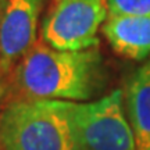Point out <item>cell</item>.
<instances>
[{
	"label": "cell",
	"mask_w": 150,
	"mask_h": 150,
	"mask_svg": "<svg viewBox=\"0 0 150 150\" xmlns=\"http://www.w3.org/2000/svg\"><path fill=\"white\" fill-rule=\"evenodd\" d=\"M103 59L97 46L56 50L36 42L17 64L16 82L27 99L86 102L103 88Z\"/></svg>",
	"instance_id": "cell-1"
},
{
	"label": "cell",
	"mask_w": 150,
	"mask_h": 150,
	"mask_svg": "<svg viewBox=\"0 0 150 150\" xmlns=\"http://www.w3.org/2000/svg\"><path fill=\"white\" fill-rule=\"evenodd\" d=\"M3 150H83L68 111V100L24 99L0 115Z\"/></svg>",
	"instance_id": "cell-2"
},
{
	"label": "cell",
	"mask_w": 150,
	"mask_h": 150,
	"mask_svg": "<svg viewBox=\"0 0 150 150\" xmlns=\"http://www.w3.org/2000/svg\"><path fill=\"white\" fill-rule=\"evenodd\" d=\"M68 111L83 150H136L121 89L95 102H68Z\"/></svg>",
	"instance_id": "cell-3"
},
{
	"label": "cell",
	"mask_w": 150,
	"mask_h": 150,
	"mask_svg": "<svg viewBox=\"0 0 150 150\" xmlns=\"http://www.w3.org/2000/svg\"><path fill=\"white\" fill-rule=\"evenodd\" d=\"M106 17V0H54L42 21V42L64 52L95 47Z\"/></svg>",
	"instance_id": "cell-4"
},
{
	"label": "cell",
	"mask_w": 150,
	"mask_h": 150,
	"mask_svg": "<svg viewBox=\"0 0 150 150\" xmlns=\"http://www.w3.org/2000/svg\"><path fill=\"white\" fill-rule=\"evenodd\" d=\"M43 0H4L0 16V70L8 71L35 46Z\"/></svg>",
	"instance_id": "cell-5"
},
{
	"label": "cell",
	"mask_w": 150,
	"mask_h": 150,
	"mask_svg": "<svg viewBox=\"0 0 150 150\" xmlns=\"http://www.w3.org/2000/svg\"><path fill=\"white\" fill-rule=\"evenodd\" d=\"M103 33L111 49L131 60L150 54V16H108Z\"/></svg>",
	"instance_id": "cell-6"
},
{
	"label": "cell",
	"mask_w": 150,
	"mask_h": 150,
	"mask_svg": "<svg viewBox=\"0 0 150 150\" xmlns=\"http://www.w3.org/2000/svg\"><path fill=\"white\" fill-rule=\"evenodd\" d=\"M124 102L136 150H150V60L129 78Z\"/></svg>",
	"instance_id": "cell-7"
},
{
	"label": "cell",
	"mask_w": 150,
	"mask_h": 150,
	"mask_svg": "<svg viewBox=\"0 0 150 150\" xmlns=\"http://www.w3.org/2000/svg\"><path fill=\"white\" fill-rule=\"evenodd\" d=\"M108 16H150V0H106Z\"/></svg>",
	"instance_id": "cell-8"
},
{
	"label": "cell",
	"mask_w": 150,
	"mask_h": 150,
	"mask_svg": "<svg viewBox=\"0 0 150 150\" xmlns=\"http://www.w3.org/2000/svg\"><path fill=\"white\" fill-rule=\"evenodd\" d=\"M7 95H8V85L4 81H0V110H1V104L4 103Z\"/></svg>",
	"instance_id": "cell-9"
},
{
	"label": "cell",
	"mask_w": 150,
	"mask_h": 150,
	"mask_svg": "<svg viewBox=\"0 0 150 150\" xmlns=\"http://www.w3.org/2000/svg\"><path fill=\"white\" fill-rule=\"evenodd\" d=\"M3 3H4V0H0V16H1V10H3Z\"/></svg>",
	"instance_id": "cell-10"
},
{
	"label": "cell",
	"mask_w": 150,
	"mask_h": 150,
	"mask_svg": "<svg viewBox=\"0 0 150 150\" xmlns=\"http://www.w3.org/2000/svg\"><path fill=\"white\" fill-rule=\"evenodd\" d=\"M0 150H1V149H0Z\"/></svg>",
	"instance_id": "cell-11"
}]
</instances>
